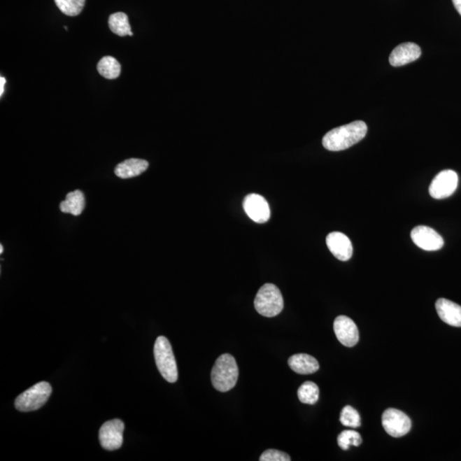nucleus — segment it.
Returning a JSON list of instances; mask_svg holds the SVG:
<instances>
[{"instance_id":"1","label":"nucleus","mask_w":461,"mask_h":461,"mask_svg":"<svg viewBox=\"0 0 461 461\" xmlns=\"http://www.w3.org/2000/svg\"><path fill=\"white\" fill-rule=\"evenodd\" d=\"M367 133L365 122H353L328 132L323 138L322 144L325 149L331 152H340L357 144L365 138Z\"/></svg>"},{"instance_id":"2","label":"nucleus","mask_w":461,"mask_h":461,"mask_svg":"<svg viewBox=\"0 0 461 461\" xmlns=\"http://www.w3.org/2000/svg\"><path fill=\"white\" fill-rule=\"evenodd\" d=\"M239 378V367L234 356L224 354L216 360L211 373V381L215 389L227 392L234 388Z\"/></svg>"},{"instance_id":"3","label":"nucleus","mask_w":461,"mask_h":461,"mask_svg":"<svg viewBox=\"0 0 461 461\" xmlns=\"http://www.w3.org/2000/svg\"><path fill=\"white\" fill-rule=\"evenodd\" d=\"M154 355L157 367L165 381L176 383L178 379V368L171 344L165 336H158L155 343Z\"/></svg>"},{"instance_id":"4","label":"nucleus","mask_w":461,"mask_h":461,"mask_svg":"<svg viewBox=\"0 0 461 461\" xmlns=\"http://www.w3.org/2000/svg\"><path fill=\"white\" fill-rule=\"evenodd\" d=\"M254 304L260 315L274 317L280 315L284 308V299L276 285L266 284L258 290Z\"/></svg>"},{"instance_id":"5","label":"nucleus","mask_w":461,"mask_h":461,"mask_svg":"<svg viewBox=\"0 0 461 461\" xmlns=\"http://www.w3.org/2000/svg\"><path fill=\"white\" fill-rule=\"evenodd\" d=\"M52 392V388L49 383H38L15 399V409L24 413L40 409L48 401Z\"/></svg>"},{"instance_id":"6","label":"nucleus","mask_w":461,"mask_h":461,"mask_svg":"<svg viewBox=\"0 0 461 461\" xmlns=\"http://www.w3.org/2000/svg\"><path fill=\"white\" fill-rule=\"evenodd\" d=\"M459 177L454 170L447 169L434 178L429 187L430 194L435 199H444L454 194L458 187Z\"/></svg>"},{"instance_id":"7","label":"nucleus","mask_w":461,"mask_h":461,"mask_svg":"<svg viewBox=\"0 0 461 461\" xmlns=\"http://www.w3.org/2000/svg\"><path fill=\"white\" fill-rule=\"evenodd\" d=\"M382 424L385 432L393 437H402L410 432L411 420L402 411L389 409L385 411L382 416Z\"/></svg>"},{"instance_id":"8","label":"nucleus","mask_w":461,"mask_h":461,"mask_svg":"<svg viewBox=\"0 0 461 461\" xmlns=\"http://www.w3.org/2000/svg\"><path fill=\"white\" fill-rule=\"evenodd\" d=\"M125 425L121 420L106 422L99 430V441L101 446L108 451H114L122 446L123 432Z\"/></svg>"},{"instance_id":"9","label":"nucleus","mask_w":461,"mask_h":461,"mask_svg":"<svg viewBox=\"0 0 461 461\" xmlns=\"http://www.w3.org/2000/svg\"><path fill=\"white\" fill-rule=\"evenodd\" d=\"M411 238L418 247L427 251L439 250L444 246V240L439 232L426 226L414 227Z\"/></svg>"},{"instance_id":"10","label":"nucleus","mask_w":461,"mask_h":461,"mask_svg":"<svg viewBox=\"0 0 461 461\" xmlns=\"http://www.w3.org/2000/svg\"><path fill=\"white\" fill-rule=\"evenodd\" d=\"M336 339L343 346L351 348L357 344L359 331L353 320L347 316L341 315L336 318L333 324Z\"/></svg>"},{"instance_id":"11","label":"nucleus","mask_w":461,"mask_h":461,"mask_svg":"<svg viewBox=\"0 0 461 461\" xmlns=\"http://www.w3.org/2000/svg\"><path fill=\"white\" fill-rule=\"evenodd\" d=\"M248 216L257 223H265L270 219L271 211L269 203L264 197L258 194L246 197L243 204Z\"/></svg>"},{"instance_id":"12","label":"nucleus","mask_w":461,"mask_h":461,"mask_svg":"<svg viewBox=\"0 0 461 461\" xmlns=\"http://www.w3.org/2000/svg\"><path fill=\"white\" fill-rule=\"evenodd\" d=\"M327 245L332 254L340 261H348L353 255L350 239L339 232H333L327 237Z\"/></svg>"},{"instance_id":"13","label":"nucleus","mask_w":461,"mask_h":461,"mask_svg":"<svg viewBox=\"0 0 461 461\" xmlns=\"http://www.w3.org/2000/svg\"><path fill=\"white\" fill-rule=\"evenodd\" d=\"M421 56L420 46L414 43L399 45L390 56V63L394 67H400L418 59Z\"/></svg>"},{"instance_id":"14","label":"nucleus","mask_w":461,"mask_h":461,"mask_svg":"<svg viewBox=\"0 0 461 461\" xmlns=\"http://www.w3.org/2000/svg\"><path fill=\"white\" fill-rule=\"evenodd\" d=\"M436 309L440 319L451 327H461V307L454 302L440 298L437 301Z\"/></svg>"},{"instance_id":"15","label":"nucleus","mask_w":461,"mask_h":461,"mask_svg":"<svg viewBox=\"0 0 461 461\" xmlns=\"http://www.w3.org/2000/svg\"><path fill=\"white\" fill-rule=\"evenodd\" d=\"M149 162L143 159L131 158L116 166L115 176L121 179H129L141 176L148 169Z\"/></svg>"},{"instance_id":"16","label":"nucleus","mask_w":461,"mask_h":461,"mask_svg":"<svg viewBox=\"0 0 461 461\" xmlns=\"http://www.w3.org/2000/svg\"><path fill=\"white\" fill-rule=\"evenodd\" d=\"M288 364L290 369L302 375L312 374L320 369L319 362L307 354H297L290 356Z\"/></svg>"},{"instance_id":"17","label":"nucleus","mask_w":461,"mask_h":461,"mask_svg":"<svg viewBox=\"0 0 461 461\" xmlns=\"http://www.w3.org/2000/svg\"><path fill=\"white\" fill-rule=\"evenodd\" d=\"M86 206L84 193L80 190L69 192L66 196V199L60 204V211L65 214H71L78 216L84 211Z\"/></svg>"},{"instance_id":"18","label":"nucleus","mask_w":461,"mask_h":461,"mask_svg":"<svg viewBox=\"0 0 461 461\" xmlns=\"http://www.w3.org/2000/svg\"><path fill=\"white\" fill-rule=\"evenodd\" d=\"M108 27L112 33L118 34V36H133L131 26L129 24V17L123 13H116L112 14L108 18Z\"/></svg>"},{"instance_id":"19","label":"nucleus","mask_w":461,"mask_h":461,"mask_svg":"<svg viewBox=\"0 0 461 461\" xmlns=\"http://www.w3.org/2000/svg\"><path fill=\"white\" fill-rule=\"evenodd\" d=\"M98 71L106 79H118L121 75V64L113 57H104L99 62Z\"/></svg>"},{"instance_id":"20","label":"nucleus","mask_w":461,"mask_h":461,"mask_svg":"<svg viewBox=\"0 0 461 461\" xmlns=\"http://www.w3.org/2000/svg\"><path fill=\"white\" fill-rule=\"evenodd\" d=\"M297 396L300 402H303V404H315L319 400V387L313 382H305L298 389Z\"/></svg>"},{"instance_id":"21","label":"nucleus","mask_w":461,"mask_h":461,"mask_svg":"<svg viewBox=\"0 0 461 461\" xmlns=\"http://www.w3.org/2000/svg\"><path fill=\"white\" fill-rule=\"evenodd\" d=\"M58 9L68 17H76L81 13L86 0H54Z\"/></svg>"},{"instance_id":"22","label":"nucleus","mask_w":461,"mask_h":461,"mask_svg":"<svg viewBox=\"0 0 461 461\" xmlns=\"http://www.w3.org/2000/svg\"><path fill=\"white\" fill-rule=\"evenodd\" d=\"M338 443L341 448L348 451L350 446H360L362 443V439L359 432L348 430L339 434Z\"/></svg>"},{"instance_id":"23","label":"nucleus","mask_w":461,"mask_h":461,"mask_svg":"<svg viewBox=\"0 0 461 461\" xmlns=\"http://www.w3.org/2000/svg\"><path fill=\"white\" fill-rule=\"evenodd\" d=\"M340 422L347 427L357 428L362 425L360 416L357 411L351 406H346L340 414Z\"/></svg>"},{"instance_id":"24","label":"nucleus","mask_w":461,"mask_h":461,"mask_svg":"<svg viewBox=\"0 0 461 461\" xmlns=\"http://www.w3.org/2000/svg\"><path fill=\"white\" fill-rule=\"evenodd\" d=\"M261 461H290V457L285 453L275 451V449H267L260 457Z\"/></svg>"},{"instance_id":"25","label":"nucleus","mask_w":461,"mask_h":461,"mask_svg":"<svg viewBox=\"0 0 461 461\" xmlns=\"http://www.w3.org/2000/svg\"><path fill=\"white\" fill-rule=\"evenodd\" d=\"M6 83V78L1 77V78H0V87H1V89H0V96L1 97L3 96V90H5Z\"/></svg>"},{"instance_id":"26","label":"nucleus","mask_w":461,"mask_h":461,"mask_svg":"<svg viewBox=\"0 0 461 461\" xmlns=\"http://www.w3.org/2000/svg\"><path fill=\"white\" fill-rule=\"evenodd\" d=\"M453 3H454L455 9L461 15V0H453Z\"/></svg>"},{"instance_id":"27","label":"nucleus","mask_w":461,"mask_h":461,"mask_svg":"<svg viewBox=\"0 0 461 461\" xmlns=\"http://www.w3.org/2000/svg\"><path fill=\"white\" fill-rule=\"evenodd\" d=\"M3 246L1 245V246H0V253L2 254L3 253Z\"/></svg>"},{"instance_id":"28","label":"nucleus","mask_w":461,"mask_h":461,"mask_svg":"<svg viewBox=\"0 0 461 461\" xmlns=\"http://www.w3.org/2000/svg\"><path fill=\"white\" fill-rule=\"evenodd\" d=\"M64 28L66 30H68V27L64 26Z\"/></svg>"}]
</instances>
